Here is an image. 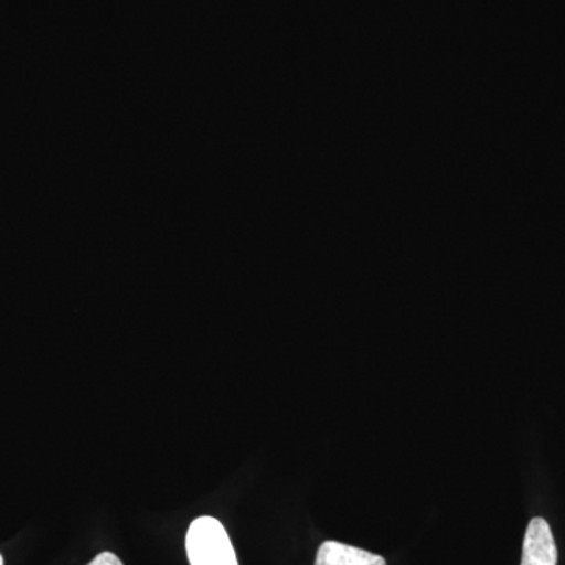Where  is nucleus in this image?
<instances>
[{"mask_svg":"<svg viewBox=\"0 0 565 565\" xmlns=\"http://www.w3.org/2000/svg\"><path fill=\"white\" fill-rule=\"evenodd\" d=\"M87 565H122L120 557L115 556L114 553H102L92 561L90 564Z\"/></svg>","mask_w":565,"mask_h":565,"instance_id":"obj_4","label":"nucleus"},{"mask_svg":"<svg viewBox=\"0 0 565 565\" xmlns=\"http://www.w3.org/2000/svg\"><path fill=\"white\" fill-rule=\"evenodd\" d=\"M185 550L191 565H239L228 533L212 516L193 520L185 535Z\"/></svg>","mask_w":565,"mask_h":565,"instance_id":"obj_1","label":"nucleus"},{"mask_svg":"<svg viewBox=\"0 0 565 565\" xmlns=\"http://www.w3.org/2000/svg\"><path fill=\"white\" fill-rule=\"evenodd\" d=\"M315 565H386V561L366 550L327 541L319 548Z\"/></svg>","mask_w":565,"mask_h":565,"instance_id":"obj_3","label":"nucleus"},{"mask_svg":"<svg viewBox=\"0 0 565 565\" xmlns=\"http://www.w3.org/2000/svg\"><path fill=\"white\" fill-rule=\"evenodd\" d=\"M0 565H3V557L0 555Z\"/></svg>","mask_w":565,"mask_h":565,"instance_id":"obj_5","label":"nucleus"},{"mask_svg":"<svg viewBox=\"0 0 565 565\" xmlns=\"http://www.w3.org/2000/svg\"><path fill=\"white\" fill-rule=\"evenodd\" d=\"M522 565H557V548L552 527L535 516L526 527Z\"/></svg>","mask_w":565,"mask_h":565,"instance_id":"obj_2","label":"nucleus"}]
</instances>
